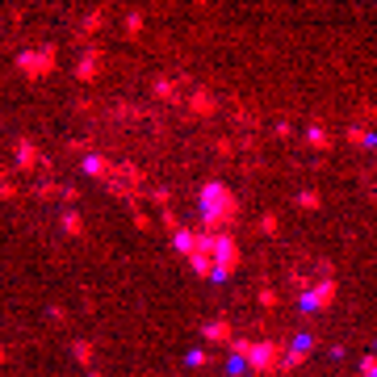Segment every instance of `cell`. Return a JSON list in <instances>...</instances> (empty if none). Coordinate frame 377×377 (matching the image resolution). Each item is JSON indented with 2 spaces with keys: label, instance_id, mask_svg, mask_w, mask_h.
<instances>
[{
  "label": "cell",
  "instance_id": "9",
  "mask_svg": "<svg viewBox=\"0 0 377 377\" xmlns=\"http://www.w3.org/2000/svg\"><path fill=\"white\" fill-rule=\"evenodd\" d=\"M101 63H105V55L89 43V47L80 50V63H76V80L80 84H96V76H101Z\"/></svg>",
  "mask_w": 377,
  "mask_h": 377
},
{
  "label": "cell",
  "instance_id": "6",
  "mask_svg": "<svg viewBox=\"0 0 377 377\" xmlns=\"http://www.w3.org/2000/svg\"><path fill=\"white\" fill-rule=\"evenodd\" d=\"M13 159H17V172H38V168H47L50 172V159L38 151V142H30V139L13 142Z\"/></svg>",
  "mask_w": 377,
  "mask_h": 377
},
{
  "label": "cell",
  "instance_id": "15",
  "mask_svg": "<svg viewBox=\"0 0 377 377\" xmlns=\"http://www.w3.org/2000/svg\"><path fill=\"white\" fill-rule=\"evenodd\" d=\"M151 93H155V101H181V89H176L172 76H155L151 80Z\"/></svg>",
  "mask_w": 377,
  "mask_h": 377
},
{
  "label": "cell",
  "instance_id": "21",
  "mask_svg": "<svg viewBox=\"0 0 377 377\" xmlns=\"http://www.w3.org/2000/svg\"><path fill=\"white\" fill-rule=\"evenodd\" d=\"M188 365H193V369H206V365H214V352H210V348H193V352H188Z\"/></svg>",
  "mask_w": 377,
  "mask_h": 377
},
{
  "label": "cell",
  "instance_id": "12",
  "mask_svg": "<svg viewBox=\"0 0 377 377\" xmlns=\"http://www.w3.org/2000/svg\"><path fill=\"white\" fill-rule=\"evenodd\" d=\"M197 235H201V231H197V227H181V231H176V235H172V247H176V252H181V256H185V260H193V252H197Z\"/></svg>",
  "mask_w": 377,
  "mask_h": 377
},
{
  "label": "cell",
  "instance_id": "10",
  "mask_svg": "<svg viewBox=\"0 0 377 377\" xmlns=\"http://www.w3.org/2000/svg\"><path fill=\"white\" fill-rule=\"evenodd\" d=\"M84 172H89L93 181H101V185H113V181H118V164H113V159H105L101 151L84 155Z\"/></svg>",
  "mask_w": 377,
  "mask_h": 377
},
{
  "label": "cell",
  "instance_id": "2",
  "mask_svg": "<svg viewBox=\"0 0 377 377\" xmlns=\"http://www.w3.org/2000/svg\"><path fill=\"white\" fill-rule=\"evenodd\" d=\"M197 210H201V227L206 235H231V227L239 223V197L231 185L223 181H206L197 193Z\"/></svg>",
  "mask_w": 377,
  "mask_h": 377
},
{
  "label": "cell",
  "instance_id": "18",
  "mask_svg": "<svg viewBox=\"0 0 377 377\" xmlns=\"http://www.w3.org/2000/svg\"><path fill=\"white\" fill-rule=\"evenodd\" d=\"M72 356H76V361H80V365H84V369H93V344H89V339H76V344H72Z\"/></svg>",
  "mask_w": 377,
  "mask_h": 377
},
{
  "label": "cell",
  "instance_id": "25",
  "mask_svg": "<svg viewBox=\"0 0 377 377\" xmlns=\"http://www.w3.org/2000/svg\"><path fill=\"white\" fill-rule=\"evenodd\" d=\"M323 206V197L315 193V188H306V193H298V210H319Z\"/></svg>",
  "mask_w": 377,
  "mask_h": 377
},
{
  "label": "cell",
  "instance_id": "3",
  "mask_svg": "<svg viewBox=\"0 0 377 377\" xmlns=\"http://www.w3.org/2000/svg\"><path fill=\"white\" fill-rule=\"evenodd\" d=\"M231 356L239 365H247L252 377H281V356H285V344L277 339H231Z\"/></svg>",
  "mask_w": 377,
  "mask_h": 377
},
{
  "label": "cell",
  "instance_id": "4",
  "mask_svg": "<svg viewBox=\"0 0 377 377\" xmlns=\"http://www.w3.org/2000/svg\"><path fill=\"white\" fill-rule=\"evenodd\" d=\"M335 298H339V285H335V269H331V260L319 264V273H315V281L302 285V310H310V315H323L335 306Z\"/></svg>",
  "mask_w": 377,
  "mask_h": 377
},
{
  "label": "cell",
  "instance_id": "13",
  "mask_svg": "<svg viewBox=\"0 0 377 377\" xmlns=\"http://www.w3.org/2000/svg\"><path fill=\"white\" fill-rule=\"evenodd\" d=\"M59 227H63V235H72V239L89 235V227H84V214H80V210H63V214H59Z\"/></svg>",
  "mask_w": 377,
  "mask_h": 377
},
{
  "label": "cell",
  "instance_id": "27",
  "mask_svg": "<svg viewBox=\"0 0 377 377\" xmlns=\"http://www.w3.org/2000/svg\"><path fill=\"white\" fill-rule=\"evenodd\" d=\"M260 231L264 235H281V218L277 214H260Z\"/></svg>",
  "mask_w": 377,
  "mask_h": 377
},
{
  "label": "cell",
  "instance_id": "1",
  "mask_svg": "<svg viewBox=\"0 0 377 377\" xmlns=\"http://www.w3.org/2000/svg\"><path fill=\"white\" fill-rule=\"evenodd\" d=\"M193 273L206 277V281H227L235 277L239 264H243V252H239L235 235H197V252H193Z\"/></svg>",
  "mask_w": 377,
  "mask_h": 377
},
{
  "label": "cell",
  "instance_id": "16",
  "mask_svg": "<svg viewBox=\"0 0 377 377\" xmlns=\"http://www.w3.org/2000/svg\"><path fill=\"white\" fill-rule=\"evenodd\" d=\"M306 147H310V151H331L335 139H331L327 126H310V130H306Z\"/></svg>",
  "mask_w": 377,
  "mask_h": 377
},
{
  "label": "cell",
  "instance_id": "24",
  "mask_svg": "<svg viewBox=\"0 0 377 377\" xmlns=\"http://www.w3.org/2000/svg\"><path fill=\"white\" fill-rule=\"evenodd\" d=\"M344 139H348V147H369V130H365V126H348Z\"/></svg>",
  "mask_w": 377,
  "mask_h": 377
},
{
  "label": "cell",
  "instance_id": "29",
  "mask_svg": "<svg viewBox=\"0 0 377 377\" xmlns=\"http://www.w3.org/2000/svg\"><path fill=\"white\" fill-rule=\"evenodd\" d=\"M361 377H377V356H373V352H365V356H361Z\"/></svg>",
  "mask_w": 377,
  "mask_h": 377
},
{
  "label": "cell",
  "instance_id": "23",
  "mask_svg": "<svg viewBox=\"0 0 377 377\" xmlns=\"http://www.w3.org/2000/svg\"><path fill=\"white\" fill-rule=\"evenodd\" d=\"M142 26H147V17H142V13H126V38H139Z\"/></svg>",
  "mask_w": 377,
  "mask_h": 377
},
{
  "label": "cell",
  "instance_id": "28",
  "mask_svg": "<svg viewBox=\"0 0 377 377\" xmlns=\"http://www.w3.org/2000/svg\"><path fill=\"white\" fill-rule=\"evenodd\" d=\"M260 306H264V310H277V306H281L277 289H260Z\"/></svg>",
  "mask_w": 377,
  "mask_h": 377
},
{
  "label": "cell",
  "instance_id": "22",
  "mask_svg": "<svg viewBox=\"0 0 377 377\" xmlns=\"http://www.w3.org/2000/svg\"><path fill=\"white\" fill-rule=\"evenodd\" d=\"M130 214H135V227H139V231H151V214L142 210V201H139V197L130 201Z\"/></svg>",
  "mask_w": 377,
  "mask_h": 377
},
{
  "label": "cell",
  "instance_id": "17",
  "mask_svg": "<svg viewBox=\"0 0 377 377\" xmlns=\"http://www.w3.org/2000/svg\"><path fill=\"white\" fill-rule=\"evenodd\" d=\"M0 197H4V201H17V197H21V185H17V176H13L9 168H0Z\"/></svg>",
  "mask_w": 377,
  "mask_h": 377
},
{
  "label": "cell",
  "instance_id": "5",
  "mask_svg": "<svg viewBox=\"0 0 377 377\" xmlns=\"http://www.w3.org/2000/svg\"><path fill=\"white\" fill-rule=\"evenodd\" d=\"M59 67V47H26L17 50V72L26 76V80H47L50 72Z\"/></svg>",
  "mask_w": 377,
  "mask_h": 377
},
{
  "label": "cell",
  "instance_id": "20",
  "mask_svg": "<svg viewBox=\"0 0 377 377\" xmlns=\"http://www.w3.org/2000/svg\"><path fill=\"white\" fill-rule=\"evenodd\" d=\"M147 197H151V206H159V210H172V193H168V188L151 185V188H147Z\"/></svg>",
  "mask_w": 377,
  "mask_h": 377
},
{
  "label": "cell",
  "instance_id": "32",
  "mask_svg": "<svg viewBox=\"0 0 377 377\" xmlns=\"http://www.w3.org/2000/svg\"><path fill=\"white\" fill-rule=\"evenodd\" d=\"M0 30H4V21H0Z\"/></svg>",
  "mask_w": 377,
  "mask_h": 377
},
{
  "label": "cell",
  "instance_id": "31",
  "mask_svg": "<svg viewBox=\"0 0 377 377\" xmlns=\"http://www.w3.org/2000/svg\"><path fill=\"white\" fill-rule=\"evenodd\" d=\"M89 377H105V373H101V369H89Z\"/></svg>",
  "mask_w": 377,
  "mask_h": 377
},
{
  "label": "cell",
  "instance_id": "8",
  "mask_svg": "<svg viewBox=\"0 0 377 377\" xmlns=\"http://www.w3.org/2000/svg\"><path fill=\"white\" fill-rule=\"evenodd\" d=\"M188 113L197 118V122H210V118H218V96L210 93V89H193V93L185 96Z\"/></svg>",
  "mask_w": 377,
  "mask_h": 377
},
{
  "label": "cell",
  "instance_id": "30",
  "mask_svg": "<svg viewBox=\"0 0 377 377\" xmlns=\"http://www.w3.org/2000/svg\"><path fill=\"white\" fill-rule=\"evenodd\" d=\"M0 365H9V348L4 344H0Z\"/></svg>",
  "mask_w": 377,
  "mask_h": 377
},
{
  "label": "cell",
  "instance_id": "14",
  "mask_svg": "<svg viewBox=\"0 0 377 377\" xmlns=\"http://www.w3.org/2000/svg\"><path fill=\"white\" fill-rule=\"evenodd\" d=\"M101 30H105V9H93V13L80 21V34H76V38H80V47H89V38L101 34Z\"/></svg>",
  "mask_w": 377,
  "mask_h": 377
},
{
  "label": "cell",
  "instance_id": "7",
  "mask_svg": "<svg viewBox=\"0 0 377 377\" xmlns=\"http://www.w3.org/2000/svg\"><path fill=\"white\" fill-rule=\"evenodd\" d=\"M310 352H315V335H298L293 344H285L281 373H293V369H302V365L310 361Z\"/></svg>",
  "mask_w": 377,
  "mask_h": 377
},
{
  "label": "cell",
  "instance_id": "11",
  "mask_svg": "<svg viewBox=\"0 0 377 377\" xmlns=\"http://www.w3.org/2000/svg\"><path fill=\"white\" fill-rule=\"evenodd\" d=\"M201 335H206V344H210V348H231V339H235V323H231V319H210V323L201 327Z\"/></svg>",
  "mask_w": 377,
  "mask_h": 377
},
{
  "label": "cell",
  "instance_id": "26",
  "mask_svg": "<svg viewBox=\"0 0 377 377\" xmlns=\"http://www.w3.org/2000/svg\"><path fill=\"white\" fill-rule=\"evenodd\" d=\"M159 227H164V231H168V235H176V231H181V227H185V223H181V218H176V214H172V210H159Z\"/></svg>",
  "mask_w": 377,
  "mask_h": 377
},
{
  "label": "cell",
  "instance_id": "19",
  "mask_svg": "<svg viewBox=\"0 0 377 377\" xmlns=\"http://www.w3.org/2000/svg\"><path fill=\"white\" fill-rule=\"evenodd\" d=\"M59 188L63 185H55V181H43V185H30V193H34V197H43V201H55V197H59Z\"/></svg>",
  "mask_w": 377,
  "mask_h": 377
}]
</instances>
